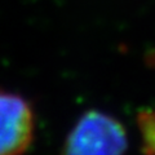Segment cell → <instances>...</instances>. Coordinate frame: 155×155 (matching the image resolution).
I'll list each match as a JSON object with an SVG mask.
<instances>
[{
	"label": "cell",
	"instance_id": "3957f363",
	"mask_svg": "<svg viewBox=\"0 0 155 155\" xmlns=\"http://www.w3.org/2000/svg\"><path fill=\"white\" fill-rule=\"evenodd\" d=\"M137 127L145 155H155V109L142 110L137 115Z\"/></svg>",
	"mask_w": 155,
	"mask_h": 155
},
{
	"label": "cell",
	"instance_id": "7a4b0ae2",
	"mask_svg": "<svg viewBox=\"0 0 155 155\" xmlns=\"http://www.w3.org/2000/svg\"><path fill=\"white\" fill-rule=\"evenodd\" d=\"M35 136V114L22 96L0 91V155H25Z\"/></svg>",
	"mask_w": 155,
	"mask_h": 155
},
{
	"label": "cell",
	"instance_id": "6da1fadb",
	"mask_svg": "<svg viewBox=\"0 0 155 155\" xmlns=\"http://www.w3.org/2000/svg\"><path fill=\"white\" fill-rule=\"evenodd\" d=\"M127 146L123 124L106 113L91 110L71 129L61 155H124Z\"/></svg>",
	"mask_w": 155,
	"mask_h": 155
}]
</instances>
